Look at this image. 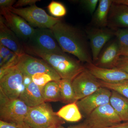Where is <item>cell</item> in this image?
<instances>
[{
	"mask_svg": "<svg viewBox=\"0 0 128 128\" xmlns=\"http://www.w3.org/2000/svg\"><path fill=\"white\" fill-rule=\"evenodd\" d=\"M77 1L92 16L95 12L99 2L98 0H81Z\"/></svg>",
	"mask_w": 128,
	"mask_h": 128,
	"instance_id": "obj_29",
	"label": "cell"
},
{
	"mask_svg": "<svg viewBox=\"0 0 128 128\" xmlns=\"http://www.w3.org/2000/svg\"><path fill=\"white\" fill-rule=\"evenodd\" d=\"M6 9L24 18L33 28H37L51 29L56 23L62 20L50 16L36 4L25 8L12 6Z\"/></svg>",
	"mask_w": 128,
	"mask_h": 128,
	"instance_id": "obj_5",
	"label": "cell"
},
{
	"mask_svg": "<svg viewBox=\"0 0 128 128\" xmlns=\"http://www.w3.org/2000/svg\"><path fill=\"white\" fill-rule=\"evenodd\" d=\"M108 27L113 30L128 28V6L113 2L108 19Z\"/></svg>",
	"mask_w": 128,
	"mask_h": 128,
	"instance_id": "obj_17",
	"label": "cell"
},
{
	"mask_svg": "<svg viewBox=\"0 0 128 128\" xmlns=\"http://www.w3.org/2000/svg\"><path fill=\"white\" fill-rule=\"evenodd\" d=\"M25 53L29 55L40 57L54 69L61 79L73 80L86 69L79 60L73 58L66 53L45 52L24 45Z\"/></svg>",
	"mask_w": 128,
	"mask_h": 128,
	"instance_id": "obj_2",
	"label": "cell"
},
{
	"mask_svg": "<svg viewBox=\"0 0 128 128\" xmlns=\"http://www.w3.org/2000/svg\"><path fill=\"white\" fill-rule=\"evenodd\" d=\"M32 82L41 88H43L50 82H58L54 77L48 73H37L32 76Z\"/></svg>",
	"mask_w": 128,
	"mask_h": 128,
	"instance_id": "obj_27",
	"label": "cell"
},
{
	"mask_svg": "<svg viewBox=\"0 0 128 128\" xmlns=\"http://www.w3.org/2000/svg\"><path fill=\"white\" fill-rule=\"evenodd\" d=\"M0 128H24L14 124L10 123L0 120Z\"/></svg>",
	"mask_w": 128,
	"mask_h": 128,
	"instance_id": "obj_33",
	"label": "cell"
},
{
	"mask_svg": "<svg viewBox=\"0 0 128 128\" xmlns=\"http://www.w3.org/2000/svg\"><path fill=\"white\" fill-rule=\"evenodd\" d=\"M22 127L24 128H30V127H28V126H27L26 125V124H24V125L23 126H22ZM55 128V127H52V128Z\"/></svg>",
	"mask_w": 128,
	"mask_h": 128,
	"instance_id": "obj_39",
	"label": "cell"
},
{
	"mask_svg": "<svg viewBox=\"0 0 128 128\" xmlns=\"http://www.w3.org/2000/svg\"><path fill=\"white\" fill-rule=\"evenodd\" d=\"M16 2V0H0V8L1 9L12 7Z\"/></svg>",
	"mask_w": 128,
	"mask_h": 128,
	"instance_id": "obj_32",
	"label": "cell"
},
{
	"mask_svg": "<svg viewBox=\"0 0 128 128\" xmlns=\"http://www.w3.org/2000/svg\"><path fill=\"white\" fill-rule=\"evenodd\" d=\"M43 88L40 87L32 82L26 87L19 98L29 107H33L40 105L45 102L42 92Z\"/></svg>",
	"mask_w": 128,
	"mask_h": 128,
	"instance_id": "obj_18",
	"label": "cell"
},
{
	"mask_svg": "<svg viewBox=\"0 0 128 128\" xmlns=\"http://www.w3.org/2000/svg\"><path fill=\"white\" fill-rule=\"evenodd\" d=\"M20 56L0 44V69L6 70L16 66Z\"/></svg>",
	"mask_w": 128,
	"mask_h": 128,
	"instance_id": "obj_22",
	"label": "cell"
},
{
	"mask_svg": "<svg viewBox=\"0 0 128 128\" xmlns=\"http://www.w3.org/2000/svg\"><path fill=\"white\" fill-rule=\"evenodd\" d=\"M114 30V37L120 49L128 47V28H119Z\"/></svg>",
	"mask_w": 128,
	"mask_h": 128,
	"instance_id": "obj_28",
	"label": "cell"
},
{
	"mask_svg": "<svg viewBox=\"0 0 128 128\" xmlns=\"http://www.w3.org/2000/svg\"><path fill=\"white\" fill-rule=\"evenodd\" d=\"M42 92L45 102H61L60 90L58 82L52 81L49 82L44 86Z\"/></svg>",
	"mask_w": 128,
	"mask_h": 128,
	"instance_id": "obj_24",
	"label": "cell"
},
{
	"mask_svg": "<svg viewBox=\"0 0 128 128\" xmlns=\"http://www.w3.org/2000/svg\"><path fill=\"white\" fill-rule=\"evenodd\" d=\"M71 80L61 79L58 81L60 90L61 102L64 103H72L77 102Z\"/></svg>",
	"mask_w": 128,
	"mask_h": 128,
	"instance_id": "obj_23",
	"label": "cell"
},
{
	"mask_svg": "<svg viewBox=\"0 0 128 128\" xmlns=\"http://www.w3.org/2000/svg\"><path fill=\"white\" fill-rule=\"evenodd\" d=\"M0 12L8 26L23 44L27 42L34 34L35 29L22 18L6 8L0 9Z\"/></svg>",
	"mask_w": 128,
	"mask_h": 128,
	"instance_id": "obj_10",
	"label": "cell"
},
{
	"mask_svg": "<svg viewBox=\"0 0 128 128\" xmlns=\"http://www.w3.org/2000/svg\"><path fill=\"white\" fill-rule=\"evenodd\" d=\"M29 107L19 98L9 99L0 90V119L22 127Z\"/></svg>",
	"mask_w": 128,
	"mask_h": 128,
	"instance_id": "obj_4",
	"label": "cell"
},
{
	"mask_svg": "<svg viewBox=\"0 0 128 128\" xmlns=\"http://www.w3.org/2000/svg\"><path fill=\"white\" fill-rule=\"evenodd\" d=\"M85 121L92 128H108L122 122L110 103L97 108Z\"/></svg>",
	"mask_w": 128,
	"mask_h": 128,
	"instance_id": "obj_8",
	"label": "cell"
},
{
	"mask_svg": "<svg viewBox=\"0 0 128 128\" xmlns=\"http://www.w3.org/2000/svg\"><path fill=\"white\" fill-rule=\"evenodd\" d=\"M120 56H127L128 57V47L120 49Z\"/></svg>",
	"mask_w": 128,
	"mask_h": 128,
	"instance_id": "obj_37",
	"label": "cell"
},
{
	"mask_svg": "<svg viewBox=\"0 0 128 128\" xmlns=\"http://www.w3.org/2000/svg\"><path fill=\"white\" fill-rule=\"evenodd\" d=\"M113 2L128 6V0H113Z\"/></svg>",
	"mask_w": 128,
	"mask_h": 128,
	"instance_id": "obj_38",
	"label": "cell"
},
{
	"mask_svg": "<svg viewBox=\"0 0 128 128\" xmlns=\"http://www.w3.org/2000/svg\"><path fill=\"white\" fill-rule=\"evenodd\" d=\"M72 84L77 101L94 93L102 87L99 80L86 68L72 80Z\"/></svg>",
	"mask_w": 128,
	"mask_h": 128,
	"instance_id": "obj_13",
	"label": "cell"
},
{
	"mask_svg": "<svg viewBox=\"0 0 128 128\" xmlns=\"http://www.w3.org/2000/svg\"><path fill=\"white\" fill-rule=\"evenodd\" d=\"M24 45L45 52L65 53L57 42L51 29L36 28L34 34Z\"/></svg>",
	"mask_w": 128,
	"mask_h": 128,
	"instance_id": "obj_7",
	"label": "cell"
},
{
	"mask_svg": "<svg viewBox=\"0 0 128 128\" xmlns=\"http://www.w3.org/2000/svg\"><path fill=\"white\" fill-rule=\"evenodd\" d=\"M56 114L64 121L72 122H78L82 119L83 117L76 104V102L62 107L56 112Z\"/></svg>",
	"mask_w": 128,
	"mask_h": 128,
	"instance_id": "obj_21",
	"label": "cell"
},
{
	"mask_svg": "<svg viewBox=\"0 0 128 128\" xmlns=\"http://www.w3.org/2000/svg\"><path fill=\"white\" fill-rule=\"evenodd\" d=\"M112 90L101 87L94 93L76 102L82 116L86 118L94 110L103 105L110 103Z\"/></svg>",
	"mask_w": 128,
	"mask_h": 128,
	"instance_id": "obj_12",
	"label": "cell"
},
{
	"mask_svg": "<svg viewBox=\"0 0 128 128\" xmlns=\"http://www.w3.org/2000/svg\"><path fill=\"white\" fill-rule=\"evenodd\" d=\"M106 128H128V121L121 122L116 125Z\"/></svg>",
	"mask_w": 128,
	"mask_h": 128,
	"instance_id": "obj_36",
	"label": "cell"
},
{
	"mask_svg": "<svg viewBox=\"0 0 128 128\" xmlns=\"http://www.w3.org/2000/svg\"><path fill=\"white\" fill-rule=\"evenodd\" d=\"M85 67L97 79L106 83H117L128 80V73L119 69L101 68L92 62L86 64Z\"/></svg>",
	"mask_w": 128,
	"mask_h": 128,
	"instance_id": "obj_14",
	"label": "cell"
},
{
	"mask_svg": "<svg viewBox=\"0 0 128 128\" xmlns=\"http://www.w3.org/2000/svg\"><path fill=\"white\" fill-rule=\"evenodd\" d=\"M16 66L23 74L32 76L38 73L51 75L58 81L61 78L50 65L42 59H38L25 53L20 57Z\"/></svg>",
	"mask_w": 128,
	"mask_h": 128,
	"instance_id": "obj_9",
	"label": "cell"
},
{
	"mask_svg": "<svg viewBox=\"0 0 128 128\" xmlns=\"http://www.w3.org/2000/svg\"><path fill=\"white\" fill-rule=\"evenodd\" d=\"M24 123L32 128H58L65 123L58 116L51 105L44 102L33 107H29Z\"/></svg>",
	"mask_w": 128,
	"mask_h": 128,
	"instance_id": "obj_3",
	"label": "cell"
},
{
	"mask_svg": "<svg viewBox=\"0 0 128 128\" xmlns=\"http://www.w3.org/2000/svg\"><path fill=\"white\" fill-rule=\"evenodd\" d=\"M32 82V76L23 73V84L26 87L29 86Z\"/></svg>",
	"mask_w": 128,
	"mask_h": 128,
	"instance_id": "obj_35",
	"label": "cell"
},
{
	"mask_svg": "<svg viewBox=\"0 0 128 128\" xmlns=\"http://www.w3.org/2000/svg\"><path fill=\"white\" fill-rule=\"evenodd\" d=\"M110 104L122 121H128V98L112 90Z\"/></svg>",
	"mask_w": 128,
	"mask_h": 128,
	"instance_id": "obj_20",
	"label": "cell"
},
{
	"mask_svg": "<svg viewBox=\"0 0 128 128\" xmlns=\"http://www.w3.org/2000/svg\"><path fill=\"white\" fill-rule=\"evenodd\" d=\"M48 9L51 15L57 18L63 17L67 13L66 8L64 6L58 2L52 1L48 5Z\"/></svg>",
	"mask_w": 128,
	"mask_h": 128,
	"instance_id": "obj_26",
	"label": "cell"
},
{
	"mask_svg": "<svg viewBox=\"0 0 128 128\" xmlns=\"http://www.w3.org/2000/svg\"><path fill=\"white\" fill-rule=\"evenodd\" d=\"M57 42L65 53L76 56L82 62L93 63L86 33L62 20L51 28Z\"/></svg>",
	"mask_w": 128,
	"mask_h": 128,
	"instance_id": "obj_1",
	"label": "cell"
},
{
	"mask_svg": "<svg viewBox=\"0 0 128 128\" xmlns=\"http://www.w3.org/2000/svg\"><path fill=\"white\" fill-rule=\"evenodd\" d=\"M58 128H92L91 127L89 126V124L84 121V122L79 124H76V125H74L70 126L68 128H66L62 126H60Z\"/></svg>",
	"mask_w": 128,
	"mask_h": 128,
	"instance_id": "obj_34",
	"label": "cell"
},
{
	"mask_svg": "<svg viewBox=\"0 0 128 128\" xmlns=\"http://www.w3.org/2000/svg\"><path fill=\"white\" fill-rule=\"evenodd\" d=\"M114 68L119 69L128 73V57L120 56Z\"/></svg>",
	"mask_w": 128,
	"mask_h": 128,
	"instance_id": "obj_30",
	"label": "cell"
},
{
	"mask_svg": "<svg viewBox=\"0 0 128 128\" xmlns=\"http://www.w3.org/2000/svg\"><path fill=\"white\" fill-rule=\"evenodd\" d=\"M99 81L102 87L114 91L128 98V80L115 83H106L100 80Z\"/></svg>",
	"mask_w": 128,
	"mask_h": 128,
	"instance_id": "obj_25",
	"label": "cell"
},
{
	"mask_svg": "<svg viewBox=\"0 0 128 128\" xmlns=\"http://www.w3.org/2000/svg\"><path fill=\"white\" fill-rule=\"evenodd\" d=\"M120 47L116 38L106 46L101 52L97 60L93 64L101 68H114L120 57Z\"/></svg>",
	"mask_w": 128,
	"mask_h": 128,
	"instance_id": "obj_16",
	"label": "cell"
},
{
	"mask_svg": "<svg viewBox=\"0 0 128 128\" xmlns=\"http://www.w3.org/2000/svg\"><path fill=\"white\" fill-rule=\"evenodd\" d=\"M86 33L89 41V45L93 63L98 59L106 44L114 37V30L110 28L93 27L86 28Z\"/></svg>",
	"mask_w": 128,
	"mask_h": 128,
	"instance_id": "obj_11",
	"label": "cell"
},
{
	"mask_svg": "<svg viewBox=\"0 0 128 128\" xmlns=\"http://www.w3.org/2000/svg\"><path fill=\"white\" fill-rule=\"evenodd\" d=\"M26 88L23 84V73L16 66L0 69V90L9 99L19 98Z\"/></svg>",
	"mask_w": 128,
	"mask_h": 128,
	"instance_id": "obj_6",
	"label": "cell"
},
{
	"mask_svg": "<svg viewBox=\"0 0 128 128\" xmlns=\"http://www.w3.org/2000/svg\"><path fill=\"white\" fill-rule=\"evenodd\" d=\"M0 44L19 56L26 53L23 42L8 26L1 15L0 16Z\"/></svg>",
	"mask_w": 128,
	"mask_h": 128,
	"instance_id": "obj_15",
	"label": "cell"
},
{
	"mask_svg": "<svg viewBox=\"0 0 128 128\" xmlns=\"http://www.w3.org/2000/svg\"><path fill=\"white\" fill-rule=\"evenodd\" d=\"M113 1L112 0H99L98 6L92 16V23L96 27H108V19Z\"/></svg>",
	"mask_w": 128,
	"mask_h": 128,
	"instance_id": "obj_19",
	"label": "cell"
},
{
	"mask_svg": "<svg viewBox=\"0 0 128 128\" xmlns=\"http://www.w3.org/2000/svg\"><path fill=\"white\" fill-rule=\"evenodd\" d=\"M41 1L39 0H18L14 4L13 7L20 8V7L27 6H32L36 4V2Z\"/></svg>",
	"mask_w": 128,
	"mask_h": 128,
	"instance_id": "obj_31",
	"label": "cell"
}]
</instances>
